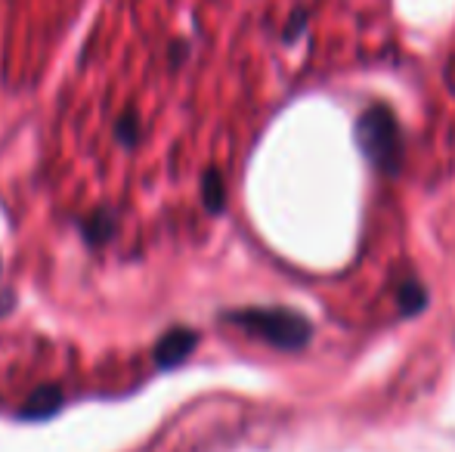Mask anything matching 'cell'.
<instances>
[{
	"instance_id": "obj_1",
	"label": "cell",
	"mask_w": 455,
	"mask_h": 452,
	"mask_svg": "<svg viewBox=\"0 0 455 452\" xmlns=\"http://www.w3.org/2000/svg\"><path fill=\"white\" fill-rule=\"evenodd\" d=\"M354 139L371 168L390 177L400 174L406 162V133L390 106L371 103L369 109H363L354 124Z\"/></svg>"
},
{
	"instance_id": "obj_2",
	"label": "cell",
	"mask_w": 455,
	"mask_h": 452,
	"mask_svg": "<svg viewBox=\"0 0 455 452\" xmlns=\"http://www.w3.org/2000/svg\"><path fill=\"white\" fill-rule=\"evenodd\" d=\"M223 320L275 350H304L313 338L310 320L288 307H242L223 313Z\"/></svg>"
},
{
	"instance_id": "obj_3",
	"label": "cell",
	"mask_w": 455,
	"mask_h": 452,
	"mask_svg": "<svg viewBox=\"0 0 455 452\" xmlns=\"http://www.w3.org/2000/svg\"><path fill=\"white\" fill-rule=\"evenodd\" d=\"M198 344V335L192 332V329H171L168 335H162L156 344V362L158 369H174L180 366V362L186 360V356L196 350Z\"/></svg>"
},
{
	"instance_id": "obj_4",
	"label": "cell",
	"mask_w": 455,
	"mask_h": 452,
	"mask_svg": "<svg viewBox=\"0 0 455 452\" xmlns=\"http://www.w3.org/2000/svg\"><path fill=\"white\" fill-rule=\"evenodd\" d=\"M427 301H431V295H427L425 282L419 276H406L396 285V304H400L403 316H419L427 307Z\"/></svg>"
},
{
	"instance_id": "obj_5",
	"label": "cell",
	"mask_w": 455,
	"mask_h": 452,
	"mask_svg": "<svg viewBox=\"0 0 455 452\" xmlns=\"http://www.w3.org/2000/svg\"><path fill=\"white\" fill-rule=\"evenodd\" d=\"M202 199H204V208H208L211 214H220L223 208H227V186H223L220 170L211 168L208 174H204V180H202Z\"/></svg>"
},
{
	"instance_id": "obj_6",
	"label": "cell",
	"mask_w": 455,
	"mask_h": 452,
	"mask_svg": "<svg viewBox=\"0 0 455 452\" xmlns=\"http://www.w3.org/2000/svg\"><path fill=\"white\" fill-rule=\"evenodd\" d=\"M112 233H115V220H112V214H96L93 220H87L84 224V235H87V242H93V245H100V242H108L112 239Z\"/></svg>"
},
{
	"instance_id": "obj_7",
	"label": "cell",
	"mask_w": 455,
	"mask_h": 452,
	"mask_svg": "<svg viewBox=\"0 0 455 452\" xmlns=\"http://www.w3.org/2000/svg\"><path fill=\"white\" fill-rule=\"evenodd\" d=\"M115 137H118L121 146H137L140 139V118L137 115H121L118 124H115Z\"/></svg>"
},
{
	"instance_id": "obj_8",
	"label": "cell",
	"mask_w": 455,
	"mask_h": 452,
	"mask_svg": "<svg viewBox=\"0 0 455 452\" xmlns=\"http://www.w3.org/2000/svg\"><path fill=\"white\" fill-rule=\"evenodd\" d=\"M307 19H310V12L300 6V10H294L291 12V19H288V25H285V31H282V41L285 44H294L300 35L307 31Z\"/></svg>"
}]
</instances>
